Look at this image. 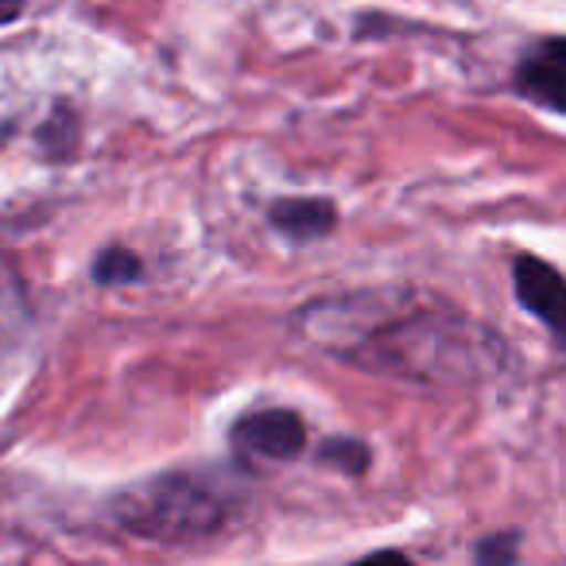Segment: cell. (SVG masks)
Here are the masks:
<instances>
[{
	"label": "cell",
	"instance_id": "cell-9",
	"mask_svg": "<svg viewBox=\"0 0 566 566\" xmlns=\"http://www.w3.org/2000/svg\"><path fill=\"white\" fill-rule=\"evenodd\" d=\"M481 563H512L516 558V535H493L478 547Z\"/></svg>",
	"mask_w": 566,
	"mask_h": 566
},
{
	"label": "cell",
	"instance_id": "cell-6",
	"mask_svg": "<svg viewBox=\"0 0 566 566\" xmlns=\"http://www.w3.org/2000/svg\"><path fill=\"white\" fill-rule=\"evenodd\" d=\"M272 226L292 241H315L338 226V206L331 198H280L268 210Z\"/></svg>",
	"mask_w": 566,
	"mask_h": 566
},
{
	"label": "cell",
	"instance_id": "cell-3",
	"mask_svg": "<svg viewBox=\"0 0 566 566\" xmlns=\"http://www.w3.org/2000/svg\"><path fill=\"white\" fill-rule=\"evenodd\" d=\"M233 447L241 454L268 458V462H287L307 447V423L287 408H260L233 423Z\"/></svg>",
	"mask_w": 566,
	"mask_h": 566
},
{
	"label": "cell",
	"instance_id": "cell-1",
	"mask_svg": "<svg viewBox=\"0 0 566 566\" xmlns=\"http://www.w3.org/2000/svg\"><path fill=\"white\" fill-rule=\"evenodd\" d=\"M295 326L323 354L411 380H470L504 349L485 326L458 311L400 292L318 300L295 315Z\"/></svg>",
	"mask_w": 566,
	"mask_h": 566
},
{
	"label": "cell",
	"instance_id": "cell-4",
	"mask_svg": "<svg viewBox=\"0 0 566 566\" xmlns=\"http://www.w3.org/2000/svg\"><path fill=\"white\" fill-rule=\"evenodd\" d=\"M516 275V300L539 318L543 326H551V334L566 338V280L558 268H551L539 256H516L512 264Z\"/></svg>",
	"mask_w": 566,
	"mask_h": 566
},
{
	"label": "cell",
	"instance_id": "cell-7",
	"mask_svg": "<svg viewBox=\"0 0 566 566\" xmlns=\"http://www.w3.org/2000/svg\"><path fill=\"white\" fill-rule=\"evenodd\" d=\"M318 462L357 478V473L369 470V447H365L361 439H331V442H323V450H318Z\"/></svg>",
	"mask_w": 566,
	"mask_h": 566
},
{
	"label": "cell",
	"instance_id": "cell-8",
	"mask_svg": "<svg viewBox=\"0 0 566 566\" xmlns=\"http://www.w3.org/2000/svg\"><path fill=\"white\" fill-rule=\"evenodd\" d=\"M140 260L133 256L128 249H105L94 264V280L105 283V287H117V283H133L140 280Z\"/></svg>",
	"mask_w": 566,
	"mask_h": 566
},
{
	"label": "cell",
	"instance_id": "cell-10",
	"mask_svg": "<svg viewBox=\"0 0 566 566\" xmlns=\"http://www.w3.org/2000/svg\"><path fill=\"white\" fill-rule=\"evenodd\" d=\"M20 12H24V0H0V24H12Z\"/></svg>",
	"mask_w": 566,
	"mask_h": 566
},
{
	"label": "cell",
	"instance_id": "cell-5",
	"mask_svg": "<svg viewBox=\"0 0 566 566\" xmlns=\"http://www.w3.org/2000/svg\"><path fill=\"white\" fill-rule=\"evenodd\" d=\"M516 86L543 109L566 113V40H547L524 55Z\"/></svg>",
	"mask_w": 566,
	"mask_h": 566
},
{
	"label": "cell",
	"instance_id": "cell-2",
	"mask_svg": "<svg viewBox=\"0 0 566 566\" xmlns=\"http://www.w3.org/2000/svg\"><path fill=\"white\" fill-rule=\"evenodd\" d=\"M233 489L213 473L175 470L133 485L113 501V520L140 539L190 543L221 532L233 516Z\"/></svg>",
	"mask_w": 566,
	"mask_h": 566
}]
</instances>
